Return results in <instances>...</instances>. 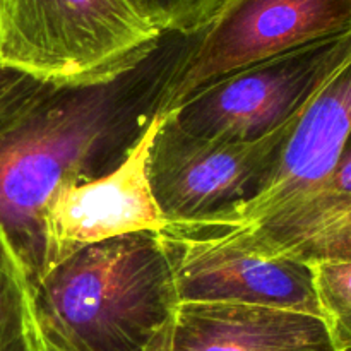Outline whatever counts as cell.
<instances>
[{
	"label": "cell",
	"instance_id": "obj_15",
	"mask_svg": "<svg viewBox=\"0 0 351 351\" xmlns=\"http://www.w3.org/2000/svg\"><path fill=\"white\" fill-rule=\"evenodd\" d=\"M293 257L304 263L351 259V209L298 242L267 257Z\"/></svg>",
	"mask_w": 351,
	"mask_h": 351
},
{
	"label": "cell",
	"instance_id": "obj_4",
	"mask_svg": "<svg viewBox=\"0 0 351 351\" xmlns=\"http://www.w3.org/2000/svg\"><path fill=\"white\" fill-rule=\"evenodd\" d=\"M351 29V0H225L191 36L153 113L168 115L192 93L239 69Z\"/></svg>",
	"mask_w": 351,
	"mask_h": 351
},
{
	"label": "cell",
	"instance_id": "obj_8",
	"mask_svg": "<svg viewBox=\"0 0 351 351\" xmlns=\"http://www.w3.org/2000/svg\"><path fill=\"white\" fill-rule=\"evenodd\" d=\"M163 119L160 113L149 117L112 171L55 189L43 211V273L93 243L130 233H160L167 226L149 182L151 147Z\"/></svg>",
	"mask_w": 351,
	"mask_h": 351
},
{
	"label": "cell",
	"instance_id": "obj_16",
	"mask_svg": "<svg viewBox=\"0 0 351 351\" xmlns=\"http://www.w3.org/2000/svg\"><path fill=\"white\" fill-rule=\"evenodd\" d=\"M171 328H173V321L161 329L160 335H158L149 345H147V348L144 351H171ZM41 341H43V339H41ZM41 351H55V350L50 348L48 345H45L43 341V350Z\"/></svg>",
	"mask_w": 351,
	"mask_h": 351
},
{
	"label": "cell",
	"instance_id": "obj_17",
	"mask_svg": "<svg viewBox=\"0 0 351 351\" xmlns=\"http://www.w3.org/2000/svg\"><path fill=\"white\" fill-rule=\"evenodd\" d=\"M43 350V341H41V336L38 332V328L34 326L33 331L29 335L24 336L23 339L16 343V345L10 346L7 351H41Z\"/></svg>",
	"mask_w": 351,
	"mask_h": 351
},
{
	"label": "cell",
	"instance_id": "obj_1",
	"mask_svg": "<svg viewBox=\"0 0 351 351\" xmlns=\"http://www.w3.org/2000/svg\"><path fill=\"white\" fill-rule=\"evenodd\" d=\"M38 332L55 351H144L178 307L160 233L79 249L31 283Z\"/></svg>",
	"mask_w": 351,
	"mask_h": 351
},
{
	"label": "cell",
	"instance_id": "obj_14",
	"mask_svg": "<svg viewBox=\"0 0 351 351\" xmlns=\"http://www.w3.org/2000/svg\"><path fill=\"white\" fill-rule=\"evenodd\" d=\"M225 0H132L163 34L197 33Z\"/></svg>",
	"mask_w": 351,
	"mask_h": 351
},
{
	"label": "cell",
	"instance_id": "obj_9",
	"mask_svg": "<svg viewBox=\"0 0 351 351\" xmlns=\"http://www.w3.org/2000/svg\"><path fill=\"white\" fill-rule=\"evenodd\" d=\"M350 137L351 57L300 110L263 191L230 221L215 226H256L300 206L324 184Z\"/></svg>",
	"mask_w": 351,
	"mask_h": 351
},
{
	"label": "cell",
	"instance_id": "obj_3",
	"mask_svg": "<svg viewBox=\"0 0 351 351\" xmlns=\"http://www.w3.org/2000/svg\"><path fill=\"white\" fill-rule=\"evenodd\" d=\"M163 36L132 0H0V64L51 89L115 84Z\"/></svg>",
	"mask_w": 351,
	"mask_h": 351
},
{
	"label": "cell",
	"instance_id": "obj_12",
	"mask_svg": "<svg viewBox=\"0 0 351 351\" xmlns=\"http://www.w3.org/2000/svg\"><path fill=\"white\" fill-rule=\"evenodd\" d=\"M34 326L29 276L0 228V351L16 345Z\"/></svg>",
	"mask_w": 351,
	"mask_h": 351
},
{
	"label": "cell",
	"instance_id": "obj_10",
	"mask_svg": "<svg viewBox=\"0 0 351 351\" xmlns=\"http://www.w3.org/2000/svg\"><path fill=\"white\" fill-rule=\"evenodd\" d=\"M171 351H338L324 319L259 305L180 302Z\"/></svg>",
	"mask_w": 351,
	"mask_h": 351
},
{
	"label": "cell",
	"instance_id": "obj_7",
	"mask_svg": "<svg viewBox=\"0 0 351 351\" xmlns=\"http://www.w3.org/2000/svg\"><path fill=\"white\" fill-rule=\"evenodd\" d=\"M160 237L178 302L259 305L322 317L308 263L263 256L208 225L167 223Z\"/></svg>",
	"mask_w": 351,
	"mask_h": 351
},
{
	"label": "cell",
	"instance_id": "obj_6",
	"mask_svg": "<svg viewBox=\"0 0 351 351\" xmlns=\"http://www.w3.org/2000/svg\"><path fill=\"white\" fill-rule=\"evenodd\" d=\"M295 119L256 141H213L185 132L165 115L149 154L151 189L165 219L230 221L263 191Z\"/></svg>",
	"mask_w": 351,
	"mask_h": 351
},
{
	"label": "cell",
	"instance_id": "obj_2",
	"mask_svg": "<svg viewBox=\"0 0 351 351\" xmlns=\"http://www.w3.org/2000/svg\"><path fill=\"white\" fill-rule=\"evenodd\" d=\"M112 86L45 88L0 108V228L31 283L45 266L47 201L64 182L91 177V163L112 134Z\"/></svg>",
	"mask_w": 351,
	"mask_h": 351
},
{
	"label": "cell",
	"instance_id": "obj_13",
	"mask_svg": "<svg viewBox=\"0 0 351 351\" xmlns=\"http://www.w3.org/2000/svg\"><path fill=\"white\" fill-rule=\"evenodd\" d=\"M321 315L338 351H351V259L312 263Z\"/></svg>",
	"mask_w": 351,
	"mask_h": 351
},
{
	"label": "cell",
	"instance_id": "obj_11",
	"mask_svg": "<svg viewBox=\"0 0 351 351\" xmlns=\"http://www.w3.org/2000/svg\"><path fill=\"white\" fill-rule=\"evenodd\" d=\"M351 209V137L324 184L297 208L247 228L215 226L263 256L285 249Z\"/></svg>",
	"mask_w": 351,
	"mask_h": 351
},
{
	"label": "cell",
	"instance_id": "obj_5",
	"mask_svg": "<svg viewBox=\"0 0 351 351\" xmlns=\"http://www.w3.org/2000/svg\"><path fill=\"white\" fill-rule=\"evenodd\" d=\"M351 57V29L239 69L192 93L168 115L213 141H256L293 120Z\"/></svg>",
	"mask_w": 351,
	"mask_h": 351
}]
</instances>
